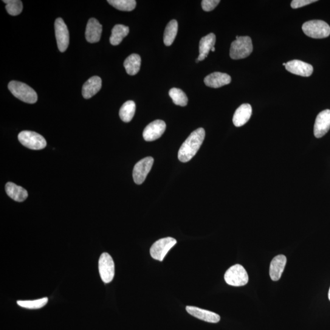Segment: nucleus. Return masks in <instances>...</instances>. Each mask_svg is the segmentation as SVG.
<instances>
[{
    "instance_id": "obj_6",
    "label": "nucleus",
    "mask_w": 330,
    "mask_h": 330,
    "mask_svg": "<svg viewBox=\"0 0 330 330\" xmlns=\"http://www.w3.org/2000/svg\"><path fill=\"white\" fill-rule=\"evenodd\" d=\"M19 142L32 150H41L47 146L46 139L40 134L32 131H22L19 134Z\"/></svg>"
},
{
    "instance_id": "obj_16",
    "label": "nucleus",
    "mask_w": 330,
    "mask_h": 330,
    "mask_svg": "<svg viewBox=\"0 0 330 330\" xmlns=\"http://www.w3.org/2000/svg\"><path fill=\"white\" fill-rule=\"evenodd\" d=\"M231 81V77L227 73L222 72H213L204 78L205 85L218 88V87L227 85Z\"/></svg>"
},
{
    "instance_id": "obj_26",
    "label": "nucleus",
    "mask_w": 330,
    "mask_h": 330,
    "mask_svg": "<svg viewBox=\"0 0 330 330\" xmlns=\"http://www.w3.org/2000/svg\"><path fill=\"white\" fill-rule=\"evenodd\" d=\"M169 95H170L174 103L176 105L181 106H185L187 105L188 98L182 90L174 87V88L170 90Z\"/></svg>"
},
{
    "instance_id": "obj_33",
    "label": "nucleus",
    "mask_w": 330,
    "mask_h": 330,
    "mask_svg": "<svg viewBox=\"0 0 330 330\" xmlns=\"http://www.w3.org/2000/svg\"><path fill=\"white\" fill-rule=\"evenodd\" d=\"M328 298L330 301V288L329 289V292H328Z\"/></svg>"
},
{
    "instance_id": "obj_22",
    "label": "nucleus",
    "mask_w": 330,
    "mask_h": 330,
    "mask_svg": "<svg viewBox=\"0 0 330 330\" xmlns=\"http://www.w3.org/2000/svg\"><path fill=\"white\" fill-rule=\"evenodd\" d=\"M129 33V28L123 25H117L113 28L109 41L113 46H118Z\"/></svg>"
},
{
    "instance_id": "obj_24",
    "label": "nucleus",
    "mask_w": 330,
    "mask_h": 330,
    "mask_svg": "<svg viewBox=\"0 0 330 330\" xmlns=\"http://www.w3.org/2000/svg\"><path fill=\"white\" fill-rule=\"evenodd\" d=\"M178 31V23L176 20H172L166 26L163 36V41L166 46H170L176 39Z\"/></svg>"
},
{
    "instance_id": "obj_29",
    "label": "nucleus",
    "mask_w": 330,
    "mask_h": 330,
    "mask_svg": "<svg viewBox=\"0 0 330 330\" xmlns=\"http://www.w3.org/2000/svg\"><path fill=\"white\" fill-rule=\"evenodd\" d=\"M48 302V298L39 299L35 300H27V301H18L19 306L24 308L30 309H37L42 308V307L46 306Z\"/></svg>"
},
{
    "instance_id": "obj_14",
    "label": "nucleus",
    "mask_w": 330,
    "mask_h": 330,
    "mask_svg": "<svg viewBox=\"0 0 330 330\" xmlns=\"http://www.w3.org/2000/svg\"><path fill=\"white\" fill-rule=\"evenodd\" d=\"M186 310L188 314L193 315V317L207 322L215 323H218L220 320V316L218 314L199 307L188 306L186 307Z\"/></svg>"
},
{
    "instance_id": "obj_32",
    "label": "nucleus",
    "mask_w": 330,
    "mask_h": 330,
    "mask_svg": "<svg viewBox=\"0 0 330 330\" xmlns=\"http://www.w3.org/2000/svg\"><path fill=\"white\" fill-rule=\"evenodd\" d=\"M211 52H215V47H213L212 48V49H211Z\"/></svg>"
},
{
    "instance_id": "obj_13",
    "label": "nucleus",
    "mask_w": 330,
    "mask_h": 330,
    "mask_svg": "<svg viewBox=\"0 0 330 330\" xmlns=\"http://www.w3.org/2000/svg\"><path fill=\"white\" fill-rule=\"evenodd\" d=\"M285 67L287 71L301 77H309L312 75L314 70L312 65L300 60L287 62Z\"/></svg>"
},
{
    "instance_id": "obj_20",
    "label": "nucleus",
    "mask_w": 330,
    "mask_h": 330,
    "mask_svg": "<svg viewBox=\"0 0 330 330\" xmlns=\"http://www.w3.org/2000/svg\"><path fill=\"white\" fill-rule=\"evenodd\" d=\"M216 36L215 34L210 33L203 37L199 42V55L197 60L201 61L207 57L208 53L215 46Z\"/></svg>"
},
{
    "instance_id": "obj_21",
    "label": "nucleus",
    "mask_w": 330,
    "mask_h": 330,
    "mask_svg": "<svg viewBox=\"0 0 330 330\" xmlns=\"http://www.w3.org/2000/svg\"><path fill=\"white\" fill-rule=\"evenodd\" d=\"M6 192L14 201L22 202L28 197L27 191L13 182H8L5 186Z\"/></svg>"
},
{
    "instance_id": "obj_12",
    "label": "nucleus",
    "mask_w": 330,
    "mask_h": 330,
    "mask_svg": "<svg viewBox=\"0 0 330 330\" xmlns=\"http://www.w3.org/2000/svg\"><path fill=\"white\" fill-rule=\"evenodd\" d=\"M330 129V110L325 109L317 115L314 127V134L317 138L322 137Z\"/></svg>"
},
{
    "instance_id": "obj_3",
    "label": "nucleus",
    "mask_w": 330,
    "mask_h": 330,
    "mask_svg": "<svg viewBox=\"0 0 330 330\" xmlns=\"http://www.w3.org/2000/svg\"><path fill=\"white\" fill-rule=\"evenodd\" d=\"M8 88L19 100L27 103H35L38 100V95L32 87L24 83L12 81L8 84Z\"/></svg>"
},
{
    "instance_id": "obj_19",
    "label": "nucleus",
    "mask_w": 330,
    "mask_h": 330,
    "mask_svg": "<svg viewBox=\"0 0 330 330\" xmlns=\"http://www.w3.org/2000/svg\"><path fill=\"white\" fill-rule=\"evenodd\" d=\"M101 87V79L98 76L90 78L83 84L82 95L84 98L89 99L96 94Z\"/></svg>"
},
{
    "instance_id": "obj_11",
    "label": "nucleus",
    "mask_w": 330,
    "mask_h": 330,
    "mask_svg": "<svg viewBox=\"0 0 330 330\" xmlns=\"http://www.w3.org/2000/svg\"><path fill=\"white\" fill-rule=\"evenodd\" d=\"M166 124L162 120H156L149 124L144 130L143 138L146 142H153L159 139L164 133Z\"/></svg>"
},
{
    "instance_id": "obj_4",
    "label": "nucleus",
    "mask_w": 330,
    "mask_h": 330,
    "mask_svg": "<svg viewBox=\"0 0 330 330\" xmlns=\"http://www.w3.org/2000/svg\"><path fill=\"white\" fill-rule=\"evenodd\" d=\"M302 30L306 36L314 39L325 38L330 35L329 25L318 20L305 22L303 25Z\"/></svg>"
},
{
    "instance_id": "obj_31",
    "label": "nucleus",
    "mask_w": 330,
    "mask_h": 330,
    "mask_svg": "<svg viewBox=\"0 0 330 330\" xmlns=\"http://www.w3.org/2000/svg\"><path fill=\"white\" fill-rule=\"evenodd\" d=\"M316 2V0L315 1H313V0H293L291 3V7L293 9H297V8L305 7L306 5Z\"/></svg>"
},
{
    "instance_id": "obj_23",
    "label": "nucleus",
    "mask_w": 330,
    "mask_h": 330,
    "mask_svg": "<svg viewBox=\"0 0 330 330\" xmlns=\"http://www.w3.org/2000/svg\"><path fill=\"white\" fill-rule=\"evenodd\" d=\"M141 57L137 54H132L126 58L124 63L127 73L130 75H135L139 72L141 67Z\"/></svg>"
},
{
    "instance_id": "obj_8",
    "label": "nucleus",
    "mask_w": 330,
    "mask_h": 330,
    "mask_svg": "<svg viewBox=\"0 0 330 330\" xmlns=\"http://www.w3.org/2000/svg\"><path fill=\"white\" fill-rule=\"evenodd\" d=\"M98 270L103 283H109L114 280L115 267L114 260L108 253H103L98 261Z\"/></svg>"
},
{
    "instance_id": "obj_5",
    "label": "nucleus",
    "mask_w": 330,
    "mask_h": 330,
    "mask_svg": "<svg viewBox=\"0 0 330 330\" xmlns=\"http://www.w3.org/2000/svg\"><path fill=\"white\" fill-rule=\"evenodd\" d=\"M225 280L230 286H244L248 283L249 278L246 270L241 265L236 264L225 273Z\"/></svg>"
},
{
    "instance_id": "obj_28",
    "label": "nucleus",
    "mask_w": 330,
    "mask_h": 330,
    "mask_svg": "<svg viewBox=\"0 0 330 330\" xmlns=\"http://www.w3.org/2000/svg\"><path fill=\"white\" fill-rule=\"evenodd\" d=\"M6 10L11 16H16L22 13L23 10V4L20 0H4Z\"/></svg>"
},
{
    "instance_id": "obj_27",
    "label": "nucleus",
    "mask_w": 330,
    "mask_h": 330,
    "mask_svg": "<svg viewBox=\"0 0 330 330\" xmlns=\"http://www.w3.org/2000/svg\"><path fill=\"white\" fill-rule=\"evenodd\" d=\"M108 3L116 9L123 11H133L137 5L135 0H108Z\"/></svg>"
},
{
    "instance_id": "obj_9",
    "label": "nucleus",
    "mask_w": 330,
    "mask_h": 330,
    "mask_svg": "<svg viewBox=\"0 0 330 330\" xmlns=\"http://www.w3.org/2000/svg\"><path fill=\"white\" fill-rule=\"evenodd\" d=\"M55 30L58 49L61 52H64L69 46V33L63 19L58 18L56 20Z\"/></svg>"
},
{
    "instance_id": "obj_10",
    "label": "nucleus",
    "mask_w": 330,
    "mask_h": 330,
    "mask_svg": "<svg viewBox=\"0 0 330 330\" xmlns=\"http://www.w3.org/2000/svg\"><path fill=\"white\" fill-rule=\"evenodd\" d=\"M153 163V158L148 157L141 160L135 165L133 171V178L134 182L137 184H142L145 181L147 176L151 170Z\"/></svg>"
},
{
    "instance_id": "obj_2",
    "label": "nucleus",
    "mask_w": 330,
    "mask_h": 330,
    "mask_svg": "<svg viewBox=\"0 0 330 330\" xmlns=\"http://www.w3.org/2000/svg\"><path fill=\"white\" fill-rule=\"evenodd\" d=\"M253 50L252 39L249 36H237L236 40L231 44L230 56L233 60H241L249 56Z\"/></svg>"
},
{
    "instance_id": "obj_34",
    "label": "nucleus",
    "mask_w": 330,
    "mask_h": 330,
    "mask_svg": "<svg viewBox=\"0 0 330 330\" xmlns=\"http://www.w3.org/2000/svg\"><path fill=\"white\" fill-rule=\"evenodd\" d=\"M283 66H286V63H283Z\"/></svg>"
},
{
    "instance_id": "obj_15",
    "label": "nucleus",
    "mask_w": 330,
    "mask_h": 330,
    "mask_svg": "<svg viewBox=\"0 0 330 330\" xmlns=\"http://www.w3.org/2000/svg\"><path fill=\"white\" fill-rule=\"evenodd\" d=\"M102 26L97 19L91 18L87 22L85 36L87 42L89 43H95L100 41Z\"/></svg>"
},
{
    "instance_id": "obj_7",
    "label": "nucleus",
    "mask_w": 330,
    "mask_h": 330,
    "mask_svg": "<svg viewBox=\"0 0 330 330\" xmlns=\"http://www.w3.org/2000/svg\"><path fill=\"white\" fill-rule=\"evenodd\" d=\"M177 243L176 239L172 238L161 239L152 245L150 254L152 258L163 261L169 251Z\"/></svg>"
},
{
    "instance_id": "obj_1",
    "label": "nucleus",
    "mask_w": 330,
    "mask_h": 330,
    "mask_svg": "<svg viewBox=\"0 0 330 330\" xmlns=\"http://www.w3.org/2000/svg\"><path fill=\"white\" fill-rule=\"evenodd\" d=\"M205 135L204 129L199 128L189 135L179 149L178 159L180 162H189L195 156L204 142Z\"/></svg>"
},
{
    "instance_id": "obj_17",
    "label": "nucleus",
    "mask_w": 330,
    "mask_h": 330,
    "mask_svg": "<svg viewBox=\"0 0 330 330\" xmlns=\"http://www.w3.org/2000/svg\"><path fill=\"white\" fill-rule=\"evenodd\" d=\"M286 257L282 255L276 256L272 259L270 266V276L273 281L280 280L286 266Z\"/></svg>"
},
{
    "instance_id": "obj_30",
    "label": "nucleus",
    "mask_w": 330,
    "mask_h": 330,
    "mask_svg": "<svg viewBox=\"0 0 330 330\" xmlns=\"http://www.w3.org/2000/svg\"><path fill=\"white\" fill-rule=\"evenodd\" d=\"M219 2V0H203L201 3L202 10L209 12L215 9Z\"/></svg>"
},
{
    "instance_id": "obj_18",
    "label": "nucleus",
    "mask_w": 330,
    "mask_h": 330,
    "mask_svg": "<svg viewBox=\"0 0 330 330\" xmlns=\"http://www.w3.org/2000/svg\"><path fill=\"white\" fill-rule=\"evenodd\" d=\"M252 115V108L250 104L245 103L237 109L233 117V123L236 127L245 125L250 120Z\"/></svg>"
},
{
    "instance_id": "obj_25",
    "label": "nucleus",
    "mask_w": 330,
    "mask_h": 330,
    "mask_svg": "<svg viewBox=\"0 0 330 330\" xmlns=\"http://www.w3.org/2000/svg\"><path fill=\"white\" fill-rule=\"evenodd\" d=\"M136 105L134 101L129 100L123 104L120 110V117L124 122H131L134 117Z\"/></svg>"
}]
</instances>
